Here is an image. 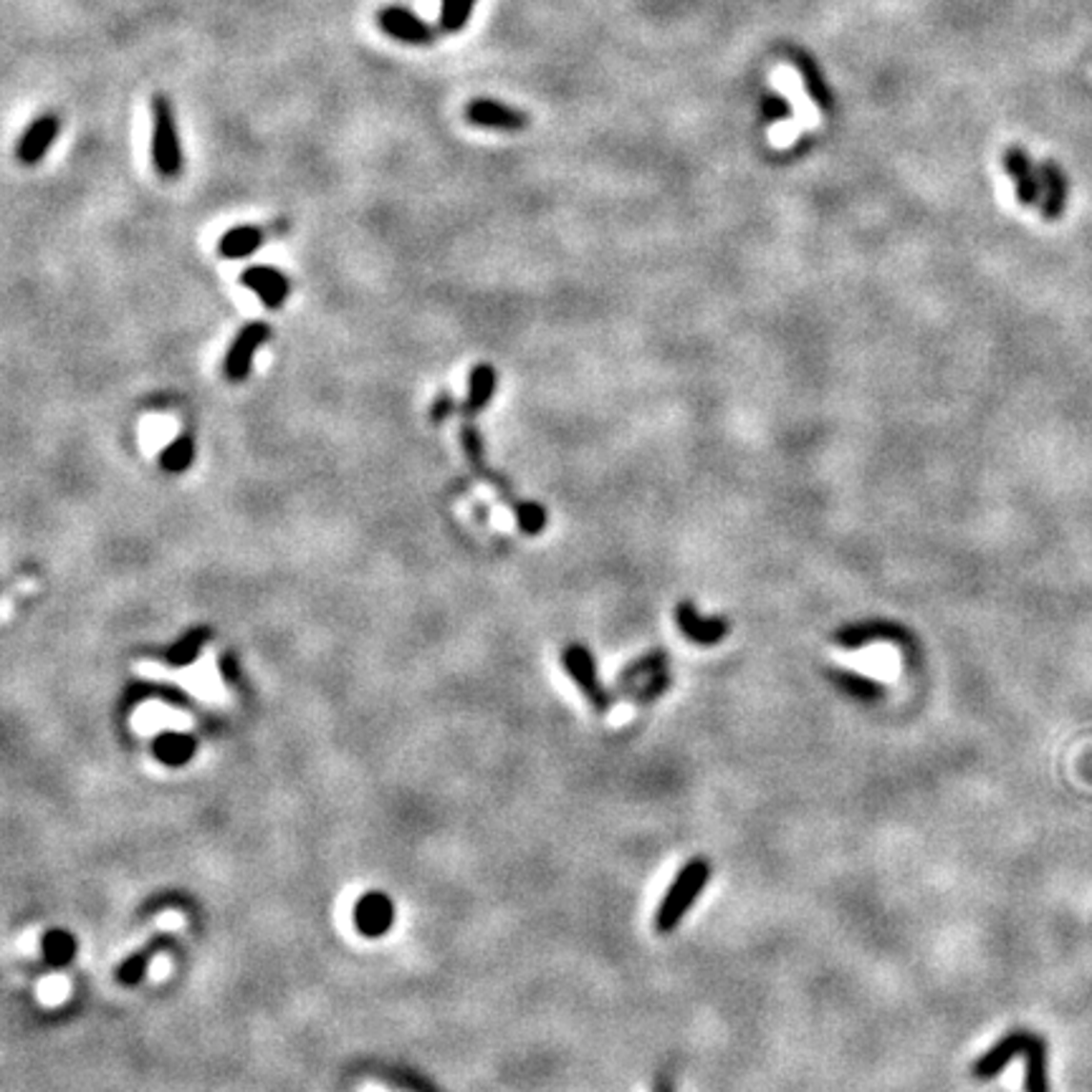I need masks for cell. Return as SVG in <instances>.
<instances>
[{
	"instance_id": "ba28073f",
	"label": "cell",
	"mask_w": 1092,
	"mask_h": 1092,
	"mask_svg": "<svg viewBox=\"0 0 1092 1092\" xmlns=\"http://www.w3.org/2000/svg\"><path fill=\"white\" fill-rule=\"evenodd\" d=\"M877 640H890L897 645H911L913 635L903 625L888 623V620H868V623L845 625L834 632V643L845 650H860L865 645L877 643Z\"/></svg>"
},
{
	"instance_id": "9a60e30c",
	"label": "cell",
	"mask_w": 1092,
	"mask_h": 1092,
	"mask_svg": "<svg viewBox=\"0 0 1092 1092\" xmlns=\"http://www.w3.org/2000/svg\"><path fill=\"white\" fill-rule=\"evenodd\" d=\"M827 678L833 680L837 690H842V693L855 698V701H880L885 695V688L877 680H870L868 675L845 670V668H830Z\"/></svg>"
},
{
	"instance_id": "9c48e42d",
	"label": "cell",
	"mask_w": 1092,
	"mask_h": 1092,
	"mask_svg": "<svg viewBox=\"0 0 1092 1092\" xmlns=\"http://www.w3.org/2000/svg\"><path fill=\"white\" fill-rule=\"evenodd\" d=\"M238 281L243 289L254 291L260 304L266 306V309H281L291 294L289 276L271 266L243 268V274H240Z\"/></svg>"
},
{
	"instance_id": "6da1fadb",
	"label": "cell",
	"mask_w": 1092,
	"mask_h": 1092,
	"mask_svg": "<svg viewBox=\"0 0 1092 1092\" xmlns=\"http://www.w3.org/2000/svg\"><path fill=\"white\" fill-rule=\"evenodd\" d=\"M711 880V862L706 857H693L688 860L675 880L670 883L668 893L663 896L655 913V928L658 934H670L675 931L680 920L686 918V913L693 908L698 896L703 893L706 883Z\"/></svg>"
},
{
	"instance_id": "f546056e",
	"label": "cell",
	"mask_w": 1092,
	"mask_h": 1092,
	"mask_svg": "<svg viewBox=\"0 0 1092 1092\" xmlns=\"http://www.w3.org/2000/svg\"><path fill=\"white\" fill-rule=\"evenodd\" d=\"M157 928H162V931H180V928H185V916L180 911L159 913Z\"/></svg>"
},
{
	"instance_id": "7402d4cb",
	"label": "cell",
	"mask_w": 1092,
	"mask_h": 1092,
	"mask_svg": "<svg viewBox=\"0 0 1092 1092\" xmlns=\"http://www.w3.org/2000/svg\"><path fill=\"white\" fill-rule=\"evenodd\" d=\"M196 461V441L190 435H177L162 453H159V468L165 473H185Z\"/></svg>"
},
{
	"instance_id": "cb8c5ba5",
	"label": "cell",
	"mask_w": 1092,
	"mask_h": 1092,
	"mask_svg": "<svg viewBox=\"0 0 1092 1092\" xmlns=\"http://www.w3.org/2000/svg\"><path fill=\"white\" fill-rule=\"evenodd\" d=\"M514 516L519 531L526 536L542 534L544 528H546V521H549V511L542 504H536V501H519L514 506Z\"/></svg>"
},
{
	"instance_id": "4fadbf2b",
	"label": "cell",
	"mask_w": 1092,
	"mask_h": 1092,
	"mask_svg": "<svg viewBox=\"0 0 1092 1092\" xmlns=\"http://www.w3.org/2000/svg\"><path fill=\"white\" fill-rule=\"evenodd\" d=\"M266 243V231L258 225H236L217 238V256L228 260H240L254 256Z\"/></svg>"
},
{
	"instance_id": "8992f818",
	"label": "cell",
	"mask_w": 1092,
	"mask_h": 1092,
	"mask_svg": "<svg viewBox=\"0 0 1092 1092\" xmlns=\"http://www.w3.org/2000/svg\"><path fill=\"white\" fill-rule=\"evenodd\" d=\"M465 122L481 130H496V132H521L528 127V114L521 109L504 104L499 99H488V96H476L470 99L464 109Z\"/></svg>"
},
{
	"instance_id": "2e32d148",
	"label": "cell",
	"mask_w": 1092,
	"mask_h": 1092,
	"mask_svg": "<svg viewBox=\"0 0 1092 1092\" xmlns=\"http://www.w3.org/2000/svg\"><path fill=\"white\" fill-rule=\"evenodd\" d=\"M670 666V658H668L666 650H652L648 652V655H643V658H637L635 663H629V666H625V670L620 673V678H617V690L625 695H629L632 690H635L643 680H648L650 675L660 673V670H666V668Z\"/></svg>"
},
{
	"instance_id": "3957f363",
	"label": "cell",
	"mask_w": 1092,
	"mask_h": 1092,
	"mask_svg": "<svg viewBox=\"0 0 1092 1092\" xmlns=\"http://www.w3.org/2000/svg\"><path fill=\"white\" fill-rule=\"evenodd\" d=\"M562 666H565L567 673L572 675L579 690L592 701L594 709L600 711V713H609L612 711L615 695L609 693L608 688H602L600 678H597V663H594L592 652L587 650L585 645H569L562 652Z\"/></svg>"
},
{
	"instance_id": "4dcf8cb0",
	"label": "cell",
	"mask_w": 1092,
	"mask_h": 1092,
	"mask_svg": "<svg viewBox=\"0 0 1092 1092\" xmlns=\"http://www.w3.org/2000/svg\"><path fill=\"white\" fill-rule=\"evenodd\" d=\"M167 969H170V961H167V956H155V961H153V977H155V979L167 977Z\"/></svg>"
},
{
	"instance_id": "d6986e66",
	"label": "cell",
	"mask_w": 1092,
	"mask_h": 1092,
	"mask_svg": "<svg viewBox=\"0 0 1092 1092\" xmlns=\"http://www.w3.org/2000/svg\"><path fill=\"white\" fill-rule=\"evenodd\" d=\"M134 726H137V731H145V733H153V731H188L190 729V716L188 713H180V711H173L170 706H162V709H139L137 716H134Z\"/></svg>"
},
{
	"instance_id": "e0dca14e",
	"label": "cell",
	"mask_w": 1092,
	"mask_h": 1092,
	"mask_svg": "<svg viewBox=\"0 0 1092 1092\" xmlns=\"http://www.w3.org/2000/svg\"><path fill=\"white\" fill-rule=\"evenodd\" d=\"M1024 1060H1027V1072H1024V1092H1049L1047 1041L1041 1040L1040 1035H1032L1027 1049H1024Z\"/></svg>"
},
{
	"instance_id": "5b68a950",
	"label": "cell",
	"mask_w": 1092,
	"mask_h": 1092,
	"mask_svg": "<svg viewBox=\"0 0 1092 1092\" xmlns=\"http://www.w3.org/2000/svg\"><path fill=\"white\" fill-rule=\"evenodd\" d=\"M268 337H271V326L266 321H251V324H246L236 334V340L228 347V355H225L223 362V372L231 382L248 380L251 367H254L256 352L266 344Z\"/></svg>"
},
{
	"instance_id": "8fae6325",
	"label": "cell",
	"mask_w": 1092,
	"mask_h": 1092,
	"mask_svg": "<svg viewBox=\"0 0 1092 1092\" xmlns=\"http://www.w3.org/2000/svg\"><path fill=\"white\" fill-rule=\"evenodd\" d=\"M675 623L683 637H688L695 645H716L731 632V623L724 617H701L690 600H683L675 608Z\"/></svg>"
},
{
	"instance_id": "f1b7e54d",
	"label": "cell",
	"mask_w": 1092,
	"mask_h": 1092,
	"mask_svg": "<svg viewBox=\"0 0 1092 1092\" xmlns=\"http://www.w3.org/2000/svg\"><path fill=\"white\" fill-rule=\"evenodd\" d=\"M464 448L465 456L470 458V464L481 468V464H484V445H481V435L473 427H464Z\"/></svg>"
},
{
	"instance_id": "277c9868",
	"label": "cell",
	"mask_w": 1092,
	"mask_h": 1092,
	"mask_svg": "<svg viewBox=\"0 0 1092 1092\" xmlns=\"http://www.w3.org/2000/svg\"><path fill=\"white\" fill-rule=\"evenodd\" d=\"M377 29L392 41L407 46H433L438 31L405 6H384L377 10Z\"/></svg>"
},
{
	"instance_id": "603a6c76",
	"label": "cell",
	"mask_w": 1092,
	"mask_h": 1092,
	"mask_svg": "<svg viewBox=\"0 0 1092 1092\" xmlns=\"http://www.w3.org/2000/svg\"><path fill=\"white\" fill-rule=\"evenodd\" d=\"M478 0H441V15H438V29L443 33H461L468 26L470 15L476 10Z\"/></svg>"
},
{
	"instance_id": "83f0119b",
	"label": "cell",
	"mask_w": 1092,
	"mask_h": 1092,
	"mask_svg": "<svg viewBox=\"0 0 1092 1092\" xmlns=\"http://www.w3.org/2000/svg\"><path fill=\"white\" fill-rule=\"evenodd\" d=\"M453 410H456V400H453V395H450V392H441V395L433 400V405H430V420H433L435 425H438V422H445V420L453 415Z\"/></svg>"
},
{
	"instance_id": "484cf974",
	"label": "cell",
	"mask_w": 1092,
	"mask_h": 1092,
	"mask_svg": "<svg viewBox=\"0 0 1092 1092\" xmlns=\"http://www.w3.org/2000/svg\"><path fill=\"white\" fill-rule=\"evenodd\" d=\"M670 680H673L670 678V670L666 668V670H660V673H655V675H650L648 680H643V683H640V686H637L635 690L629 693V698H632L635 703H640V706H645V703H652L655 698H660V695L666 693L668 688H670Z\"/></svg>"
},
{
	"instance_id": "4316f807",
	"label": "cell",
	"mask_w": 1092,
	"mask_h": 1092,
	"mask_svg": "<svg viewBox=\"0 0 1092 1092\" xmlns=\"http://www.w3.org/2000/svg\"><path fill=\"white\" fill-rule=\"evenodd\" d=\"M761 114H764V122H776V119H784V116L792 114V107L781 96H764Z\"/></svg>"
},
{
	"instance_id": "1f68e13d",
	"label": "cell",
	"mask_w": 1092,
	"mask_h": 1092,
	"mask_svg": "<svg viewBox=\"0 0 1092 1092\" xmlns=\"http://www.w3.org/2000/svg\"><path fill=\"white\" fill-rule=\"evenodd\" d=\"M655 1092H673V1085H670V1080L660 1078L658 1082H655Z\"/></svg>"
},
{
	"instance_id": "ffe728a7",
	"label": "cell",
	"mask_w": 1092,
	"mask_h": 1092,
	"mask_svg": "<svg viewBox=\"0 0 1092 1092\" xmlns=\"http://www.w3.org/2000/svg\"><path fill=\"white\" fill-rule=\"evenodd\" d=\"M1041 190H1044V200H1041V213L1044 217H1057L1062 213L1064 196H1067V185H1064L1062 173L1057 170L1052 162L1041 167Z\"/></svg>"
},
{
	"instance_id": "ac0fdd59",
	"label": "cell",
	"mask_w": 1092,
	"mask_h": 1092,
	"mask_svg": "<svg viewBox=\"0 0 1092 1092\" xmlns=\"http://www.w3.org/2000/svg\"><path fill=\"white\" fill-rule=\"evenodd\" d=\"M792 58H794V66L799 69V73H802L804 79V89H807V94L814 99V104H817L819 109H833V92L827 87L825 76H822V72L817 69V64L812 61V56H807V53L802 52H792Z\"/></svg>"
},
{
	"instance_id": "44dd1931",
	"label": "cell",
	"mask_w": 1092,
	"mask_h": 1092,
	"mask_svg": "<svg viewBox=\"0 0 1092 1092\" xmlns=\"http://www.w3.org/2000/svg\"><path fill=\"white\" fill-rule=\"evenodd\" d=\"M208 640H210L208 628L190 629L188 635L182 637V640H177V643L173 645V650L167 652V663L173 668L193 666V663L200 658V652H203V648L208 645Z\"/></svg>"
},
{
	"instance_id": "30bf717a",
	"label": "cell",
	"mask_w": 1092,
	"mask_h": 1092,
	"mask_svg": "<svg viewBox=\"0 0 1092 1092\" xmlns=\"http://www.w3.org/2000/svg\"><path fill=\"white\" fill-rule=\"evenodd\" d=\"M1032 1035H1035V1032H1027V1029H1014V1032L1004 1035L994 1047L989 1049V1052H984L977 1062L971 1064V1075L977 1080L997 1078L999 1072L1004 1070L1014 1057L1024 1055V1049H1027Z\"/></svg>"
},
{
	"instance_id": "52a82bcc",
	"label": "cell",
	"mask_w": 1092,
	"mask_h": 1092,
	"mask_svg": "<svg viewBox=\"0 0 1092 1092\" xmlns=\"http://www.w3.org/2000/svg\"><path fill=\"white\" fill-rule=\"evenodd\" d=\"M58 132H61V116H58L56 112H44V114H38L36 119L26 127V132H23L21 139H18V145H15V157H18V162L29 167L38 165L53 147Z\"/></svg>"
},
{
	"instance_id": "7a4b0ae2",
	"label": "cell",
	"mask_w": 1092,
	"mask_h": 1092,
	"mask_svg": "<svg viewBox=\"0 0 1092 1092\" xmlns=\"http://www.w3.org/2000/svg\"><path fill=\"white\" fill-rule=\"evenodd\" d=\"M150 153H153L155 173L159 177H165V180L180 177L182 167H185V155H182L180 134H177L173 102L167 94L153 96V145H150Z\"/></svg>"
},
{
	"instance_id": "d4e9b609",
	"label": "cell",
	"mask_w": 1092,
	"mask_h": 1092,
	"mask_svg": "<svg viewBox=\"0 0 1092 1092\" xmlns=\"http://www.w3.org/2000/svg\"><path fill=\"white\" fill-rule=\"evenodd\" d=\"M36 994L41 1004L58 1006L72 997V984H69V979L61 977V974H49V977H44L38 981Z\"/></svg>"
},
{
	"instance_id": "5bb4252c",
	"label": "cell",
	"mask_w": 1092,
	"mask_h": 1092,
	"mask_svg": "<svg viewBox=\"0 0 1092 1092\" xmlns=\"http://www.w3.org/2000/svg\"><path fill=\"white\" fill-rule=\"evenodd\" d=\"M496 384H499V375H496V369L488 362H481L470 369L468 395H465L464 402V413L468 418H473V415H478L481 410L491 405L493 395H496Z\"/></svg>"
},
{
	"instance_id": "7c38bea8",
	"label": "cell",
	"mask_w": 1092,
	"mask_h": 1092,
	"mask_svg": "<svg viewBox=\"0 0 1092 1092\" xmlns=\"http://www.w3.org/2000/svg\"><path fill=\"white\" fill-rule=\"evenodd\" d=\"M1004 170L1017 180V197L1024 205H1035L1041 196V175L1035 173L1032 159L1024 155V150L1012 147L1004 155Z\"/></svg>"
}]
</instances>
